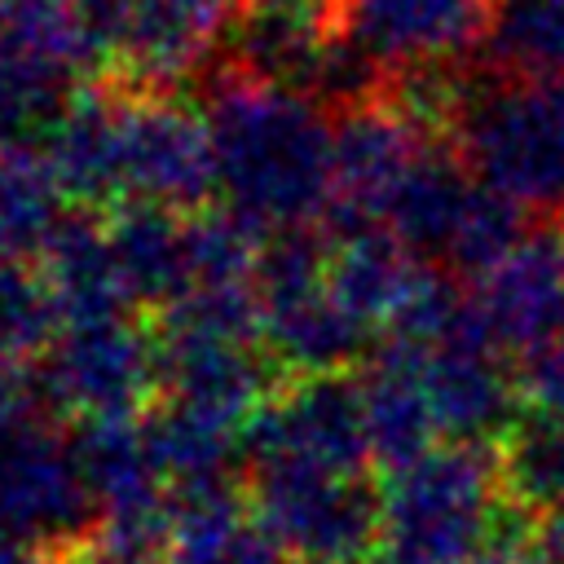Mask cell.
I'll return each instance as SVG.
<instances>
[{
  "mask_svg": "<svg viewBox=\"0 0 564 564\" xmlns=\"http://www.w3.org/2000/svg\"><path fill=\"white\" fill-rule=\"evenodd\" d=\"M203 119L216 154V207L264 238L326 225L335 203V123L322 101L220 70Z\"/></svg>",
  "mask_w": 564,
  "mask_h": 564,
  "instance_id": "cell-1",
  "label": "cell"
},
{
  "mask_svg": "<svg viewBox=\"0 0 564 564\" xmlns=\"http://www.w3.org/2000/svg\"><path fill=\"white\" fill-rule=\"evenodd\" d=\"M449 150L485 189L564 229V84L471 66Z\"/></svg>",
  "mask_w": 564,
  "mask_h": 564,
  "instance_id": "cell-2",
  "label": "cell"
},
{
  "mask_svg": "<svg viewBox=\"0 0 564 564\" xmlns=\"http://www.w3.org/2000/svg\"><path fill=\"white\" fill-rule=\"evenodd\" d=\"M97 502L79 471L75 427L26 383L0 388V546H84Z\"/></svg>",
  "mask_w": 564,
  "mask_h": 564,
  "instance_id": "cell-3",
  "label": "cell"
},
{
  "mask_svg": "<svg viewBox=\"0 0 564 564\" xmlns=\"http://www.w3.org/2000/svg\"><path fill=\"white\" fill-rule=\"evenodd\" d=\"M330 238L326 229L269 234L256 264L260 344L282 379L348 375L352 361H370L379 335L344 313L326 286Z\"/></svg>",
  "mask_w": 564,
  "mask_h": 564,
  "instance_id": "cell-4",
  "label": "cell"
},
{
  "mask_svg": "<svg viewBox=\"0 0 564 564\" xmlns=\"http://www.w3.org/2000/svg\"><path fill=\"white\" fill-rule=\"evenodd\" d=\"M507 520L494 454L485 445H436L383 480V546L419 564H480Z\"/></svg>",
  "mask_w": 564,
  "mask_h": 564,
  "instance_id": "cell-5",
  "label": "cell"
},
{
  "mask_svg": "<svg viewBox=\"0 0 564 564\" xmlns=\"http://www.w3.org/2000/svg\"><path fill=\"white\" fill-rule=\"evenodd\" d=\"M35 397L79 423H132L163 401V339L154 322L132 313L66 322L40 366Z\"/></svg>",
  "mask_w": 564,
  "mask_h": 564,
  "instance_id": "cell-6",
  "label": "cell"
},
{
  "mask_svg": "<svg viewBox=\"0 0 564 564\" xmlns=\"http://www.w3.org/2000/svg\"><path fill=\"white\" fill-rule=\"evenodd\" d=\"M251 520L282 560L361 564L383 546V480L295 463L242 467Z\"/></svg>",
  "mask_w": 564,
  "mask_h": 564,
  "instance_id": "cell-7",
  "label": "cell"
},
{
  "mask_svg": "<svg viewBox=\"0 0 564 564\" xmlns=\"http://www.w3.org/2000/svg\"><path fill=\"white\" fill-rule=\"evenodd\" d=\"M260 463L375 476L361 383L352 375L282 379L242 427V467Z\"/></svg>",
  "mask_w": 564,
  "mask_h": 564,
  "instance_id": "cell-8",
  "label": "cell"
},
{
  "mask_svg": "<svg viewBox=\"0 0 564 564\" xmlns=\"http://www.w3.org/2000/svg\"><path fill=\"white\" fill-rule=\"evenodd\" d=\"M119 88V84H115ZM123 93V207H163L198 216L220 203L212 132L181 97Z\"/></svg>",
  "mask_w": 564,
  "mask_h": 564,
  "instance_id": "cell-9",
  "label": "cell"
},
{
  "mask_svg": "<svg viewBox=\"0 0 564 564\" xmlns=\"http://www.w3.org/2000/svg\"><path fill=\"white\" fill-rule=\"evenodd\" d=\"M498 0H330L335 40L375 70L471 62L485 53Z\"/></svg>",
  "mask_w": 564,
  "mask_h": 564,
  "instance_id": "cell-10",
  "label": "cell"
},
{
  "mask_svg": "<svg viewBox=\"0 0 564 564\" xmlns=\"http://www.w3.org/2000/svg\"><path fill=\"white\" fill-rule=\"evenodd\" d=\"M247 0H119V44L106 84L176 97V88L225 62Z\"/></svg>",
  "mask_w": 564,
  "mask_h": 564,
  "instance_id": "cell-11",
  "label": "cell"
},
{
  "mask_svg": "<svg viewBox=\"0 0 564 564\" xmlns=\"http://www.w3.org/2000/svg\"><path fill=\"white\" fill-rule=\"evenodd\" d=\"M330 123H335V203L322 229L326 234L375 229L383 225L414 159L432 141H423L383 93L330 110Z\"/></svg>",
  "mask_w": 564,
  "mask_h": 564,
  "instance_id": "cell-12",
  "label": "cell"
},
{
  "mask_svg": "<svg viewBox=\"0 0 564 564\" xmlns=\"http://www.w3.org/2000/svg\"><path fill=\"white\" fill-rule=\"evenodd\" d=\"M471 308L502 357H524L564 339V229H533L502 264L476 278Z\"/></svg>",
  "mask_w": 564,
  "mask_h": 564,
  "instance_id": "cell-13",
  "label": "cell"
},
{
  "mask_svg": "<svg viewBox=\"0 0 564 564\" xmlns=\"http://www.w3.org/2000/svg\"><path fill=\"white\" fill-rule=\"evenodd\" d=\"M163 401L198 410L216 423L247 427L251 414L282 383L269 352L251 335H163Z\"/></svg>",
  "mask_w": 564,
  "mask_h": 564,
  "instance_id": "cell-14",
  "label": "cell"
},
{
  "mask_svg": "<svg viewBox=\"0 0 564 564\" xmlns=\"http://www.w3.org/2000/svg\"><path fill=\"white\" fill-rule=\"evenodd\" d=\"M40 154L48 159L66 198L84 212L123 207V93L115 84H93L75 93L62 115L44 128Z\"/></svg>",
  "mask_w": 564,
  "mask_h": 564,
  "instance_id": "cell-15",
  "label": "cell"
},
{
  "mask_svg": "<svg viewBox=\"0 0 564 564\" xmlns=\"http://www.w3.org/2000/svg\"><path fill=\"white\" fill-rule=\"evenodd\" d=\"M330 44V0H247L225 48V70L313 97Z\"/></svg>",
  "mask_w": 564,
  "mask_h": 564,
  "instance_id": "cell-16",
  "label": "cell"
},
{
  "mask_svg": "<svg viewBox=\"0 0 564 564\" xmlns=\"http://www.w3.org/2000/svg\"><path fill=\"white\" fill-rule=\"evenodd\" d=\"M419 366H423V383H427L432 414H436L445 445H485L489 449L520 414L516 410L520 392H516V375H511L507 357L480 339L427 352V357H419Z\"/></svg>",
  "mask_w": 564,
  "mask_h": 564,
  "instance_id": "cell-17",
  "label": "cell"
},
{
  "mask_svg": "<svg viewBox=\"0 0 564 564\" xmlns=\"http://www.w3.org/2000/svg\"><path fill=\"white\" fill-rule=\"evenodd\" d=\"M357 383H361L370 458H375L379 480L414 467L419 458H427L441 445V427H436L423 366L414 352L379 339V348L361 366Z\"/></svg>",
  "mask_w": 564,
  "mask_h": 564,
  "instance_id": "cell-18",
  "label": "cell"
},
{
  "mask_svg": "<svg viewBox=\"0 0 564 564\" xmlns=\"http://www.w3.org/2000/svg\"><path fill=\"white\" fill-rule=\"evenodd\" d=\"M35 273L44 282V291L53 295V308H57L62 326L66 322H93V317L132 313V300H128L123 273L115 264L101 212L75 207L62 220V229L53 234V242L44 247Z\"/></svg>",
  "mask_w": 564,
  "mask_h": 564,
  "instance_id": "cell-19",
  "label": "cell"
},
{
  "mask_svg": "<svg viewBox=\"0 0 564 564\" xmlns=\"http://www.w3.org/2000/svg\"><path fill=\"white\" fill-rule=\"evenodd\" d=\"M480 181L463 167V159L449 150V145H423V154L414 159L410 176L401 181L388 216H383V229L419 260V264H445L454 238H458V225L476 198Z\"/></svg>",
  "mask_w": 564,
  "mask_h": 564,
  "instance_id": "cell-20",
  "label": "cell"
},
{
  "mask_svg": "<svg viewBox=\"0 0 564 564\" xmlns=\"http://www.w3.org/2000/svg\"><path fill=\"white\" fill-rule=\"evenodd\" d=\"M106 234H110V251L123 273L132 308L150 304L154 313H163L189 291L194 282L189 216L132 203L106 216Z\"/></svg>",
  "mask_w": 564,
  "mask_h": 564,
  "instance_id": "cell-21",
  "label": "cell"
},
{
  "mask_svg": "<svg viewBox=\"0 0 564 564\" xmlns=\"http://www.w3.org/2000/svg\"><path fill=\"white\" fill-rule=\"evenodd\" d=\"M326 238H330L326 286L335 304L383 339L423 264L383 225L357 234H326Z\"/></svg>",
  "mask_w": 564,
  "mask_h": 564,
  "instance_id": "cell-22",
  "label": "cell"
},
{
  "mask_svg": "<svg viewBox=\"0 0 564 564\" xmlns=\"http://www.w3.org/2000/svg\"><path fill=\"white\" fill-rule=\"evenodd\" d=\"M145 441L154 454V467L163 485L176 494H203L238 485L242 467V427L216 423L198 410H185L176 401H159L145 419Z\"/></svg>",
  "mask_w": 564,
  "mask_h": 564,
  "instance_id": "cell-23",
  "label": "cell"
},
{
  "mask_svg": "<svg viewBox=\"0 0 564 564\" xmlns=\"http://www.w3.org/2000/svg\"><path fill=\"white\" fill-rule=\"evenodd\" d=\"M75 212L35 145H0V264H40L44 247Z\"/></svg>",
  "mask_w": 564,
  "mask_h": 564,
  "instance_id": "cell-24",
  "label": "cell"
},
{
  "mask_svg": "<svg viewBox=\"0 0 564 564\" xmlns=\"http://www.w3.org/2000/svg\"><path fill=\"white\" fill-rule=\"evenodd\" d=\"M498 494L520 516L564 511V423L546 414H516L511 427L489 445Z\"/></svg>",
  "mask_w": 564,
  "mask_h": 564,
  "instance_id": "cell-25",
  "label": "cell"
},
{
  "mask_svg": "<svg viewBox=\"0 0 564 564\" xmlns=\"http://www.w3.org/2000/svg\"><path fill=\"white\" fill-rule=\"evenodd\" d=\"M485 66L564 84V0H498Z\"/></svg>",
  "mask_w": 564,
  "mask_h": 564,
  "instance_id": "cell-26",
  "label": "cell"
},
{
  "mask_svg": "<svg viewBox=\"0 0 564 564\" xmlns=\"http://www.w3.org/2000/svg\"><path fill=\"white\" fill-rule=\"evenodd\" d=\"M62 317L31 264H0V388L26 383Z\"/></svg>",
  "mask_w": 564,
  "mask_h": 564,
  "instance_id": "cell-27",
  "label": "cell"
},
{
  "mask_svg": "<svg viewBox=\"0 0 564 564\" xmlns=\"http://www.w3.org/2000/svg\"><path fill=\"white\" fill-rule=\"evenodd\" d=\"M66 88V70H57L53 62L35 57L31 48L0 31V145H26L31 132L44 137V128L70 101Z\"/></svg>",
  "mask_w": 564,
  "mask_h": 564,
  "instance_id": "cell-28",
  "label": "cell"
},
{
  "mask_svg": "<svg viewBox=\"0 0 564 564\" xmlns=\"http://www.w3.org/2000/svg\"><path fill=\"white\" fill-rule=\"evenodd\" d=\"M0 31L66 75H93L88 0H0Z\"/></svg>",
  "mask_w": 564,
  "mask_h": 564,
  "instance_id": "cell-29",
  "label": "cell"
},
{
  "mask_svg": "<svg viewBox=\"0 0 564 564\" xmlns=\"http://www.w3.org/2000/svg\"><path fill=\"white\" fill-rule=\"evenodd\" d=\"M511 375H516L520 401L533 414H546V419H560L564 423V339L516 357Z\"/></svg>",
  "mask_w": 564,
  "mask_h": 564,
  "instance_id": "cell-30",
  "label": "cell"
},
{
  "mask_svg": "<svg viewBox=\"0 0 564 564\" xmlns=\"http://www.w3.org/2000/svg\"><path fill=\"white\" fill-rule=\"evenodd\" d=\"M516 564H564V511L551 516H524L516 542H511Z\"/></svg>",
  "mask_w": 564,
  "mask_h": 564,
  "instance_id": "cell-31",
  "label": "cell"
},
{
  "mask_svg": "<svg viewBox=\"0 0 564 564\" xmlns=\"http://www.w3.org/2000/svg\"><path fill=\"white\" fill-rule=\"evenodd\" d=\"M0 564H66L57 546H0Z\"/></svg>",
  "mask_w": 564,
  "mask_h": 564,
  "instance_id": "cell-32",
  "label": "cell"
},
{
  "mask_svg": "<svg viewBox=\"0 0 564 564\" xmlns=\"http://www.w3.org/2000/svg\"><path fill=\"white\" fill-rule=\"evenodd\" d=\"M361 564H419V560H405V555H397V551H388V546H379L370 560H361Z\"/></svg>",
  "mask_w": 564,
  "mask_h": 564,
  "instance_id": "cell-33",
  "label": "cell"
},
{
  "mask_svg": "<svg viewBox=\"0 0 564 564\" xmlns=\"http://www.w3.org/2000/svg\"><path fill=\"white\" fill-rule=\"evenodd\" d=\"M278 564H295V560H278Z\"/></svg>",
  "mask_w": 564,
  "mask_h": 564,
  "instance_id": "cell-34",
  "label": "cell"
}]
</instances>
